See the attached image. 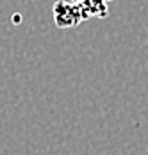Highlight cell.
I'll return each instance as SVG.
<instances>
[{"label":"cell","mask_w":148,"mask_h":155,"mask_svg":"<svg viewBox=\"0 0 148 155\" xmlns=\"http://www.w3.org/2000/svg\"><path fill=\"white\" fill-rule=\"evenodd\" d=\"M77 13L80 16V20H86L89 16H107V2L109 0H72Z\"/></svg>","instance_id":"cell-1"}]
</instances>
